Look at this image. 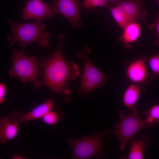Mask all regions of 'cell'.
<instances>
[{"label":"cell","mask_w":159,"mask_h":159,"mask_svg":"<svg viewBox=\"0 0 159 159\" xmlns=\"http://www.w3.org/2000/svg\"><path fill=\"white\" fill-rule=\"evenodd\" d=\"M58 38L60 42L55 52L40 60V66L44 72L41 84L64 96L69 94V91L65 89L67 86L66 81L67 79L72 77L74 70L72 66L66 62L62 53L61 49L64 36L60 34Z\"/></svg>","instance_id":"6da1fadb"},{"label":"cell","mask_w":159,"mask_h":159,"mask_svg":"<svg viewBox=\"0 0 159 159\" xmlns=\"http://www.w3.org/2000/svg\"><path fill=\"white\" fill-rule=\"evenodd\" d=\"M42 20H38L30 23H18L7 20L11 32V34L7 35L6 40L11 47L15 43L25 47L28 44L34 42L41 47L49 45V39L50 34L45 32L46 25L42 23Z\"/></svg>","instance_id":"7a4b0ae2"},{"label":"cell","mask_w":159,"mask_h":159,"mask_svg":"<svg viewBox=\"0 0 159 159\" xmlns=\"http://www.w3.org/2000/svg\"><path fill=\"white\" fill-rule=\"evenodd\" d=\"M118 113L120 121L118 124H115L113 133L121 143L119 149L123 151L128 142L140 130L154 125L140 117L135 107L130 110L127 115L121 110L118 111Z\"/></svg>","instance_id":"3957f363"},{"label":"cell","mask_w":159,"mask_h":159,"mask_svg":"<svg viewBox=\"0 0 159 159\" xmlns=\"http://www.w3.org/2000/svg\"><path fill=\"white\" fill-rule=\"evenodd\" d=\"M11 59L12 64L9 73L10 76L18 78L22 82H30L37 86L40 85L37 80L41 74L40 68L34 57L26 56L23 51L18 52L15 49Z\"/></svg>","instance_id":"277c9868"},{"label":"cell","mask_w":159,"mask_h":159,"mask_svg":"<svg viewBox=\"0 0 159 159\" xmlns=\"http://www.w3.org/2000/svg\"><path fill=\"white\" fill-rule=\"evenodd\" d=\"M109 133V132L95 133L79 139H67L72 150L71 158L87 159L100 156L103 141Z\"/></svg>","instance_id":"5b68a950"},{"label":"cell","mask_w":159,"mask_h":159,"mask_svg":"<svg viewBox=\"0 0 159 159\" xmlns=\"http://www.w3.org/2000/svg\"><path fill=\"white\" fill-rule=\"evenodd\" d=\"M84 69L79 91L83 95L102 85L106 78L105 74L92 64L87 55H84Z\"/></svg>","instance_id":"8992f818"},{"label":"cell","mask_w":159,"mask_h":159,"mask_svg":"<svg viewBox=\"0 0 159 159\" xmlns=\"http://www.w3.org/2000/svg\"><path fill=\"white\" fill-rule=\"evenodd\" d=\"M51 6L54 14H60L73 27L82 25L78 0H56L51 4Z\"/></svg>","instance_id":"52a82bcc"},{"label":"cell","mask_w":159,"mask_h":159,"mask_svg":"<svg viewBox=\"0 0 159 159\" xmlns=\"http://www.w3.org/2000/svg\"><path fill=\"white\" fill-rule=\"evenodd\" d=\"M54 14L51 6L43 0H27L24 5L21 15L24 20H36L52 18Z\"/></svg>","instance_id":"ba28073f"},{"label":"cell","mask_w":159,"mask_h":159,"mask_svg":"<svg viewBox=\"0 0 159 159\" xmlns=\"http://www.w3.org/2000/svg\"><path fill=\"white\" fill-rule=\"evenodd\" d=\"M54 105L53 101L48 99L27 112L15 110L11 112L9 115L14 122L19 125L29 121L42 119L47 112L52 110Z\"/></svg>","instance_id":"9c48e42d"},{"label":"cell","mask_w":159,"mask_h":159,"mask_svg":"<svg viewBox=\"0 0 159 159\" xmlns=\"http://www.w3.org/2000/svg\"><path fill=\"white\" fill-rule=\"evenodd\" d=\"M143 3L141 0L122 1L116 7L123 11L131 21L141 20L147 22V11L143 8Z\"/></svg>","instance_id":"30bf717a"},{"label":"cell","mask_w":159,"mask_h":159,"mask_svg":"<svg viewBox=\"0 0 159 159\" xmlns=\"http://www.w3.org/2000/svg\"><path fill=\"white\" fill-rule=\"evenodd\" d=\"M146 60L140 58L130 63L127 67L126 74L133 83L142 84L148 80V73Z\"/></svg>","instance_id":"8fae6325"},{"label":"cell","mask_w":159,"mask_h":159,"mask_svg":"<svg viewBox=\"0 0 159 159\" xmlns=\"http://www.w3.org/2000/svg\"><path fill=\"white\" fill-rule=\"evenodd\" d=\"M19 125L12 120L9 115L1 118L0 143L4 144L7 140L14 139L18 134Z\"/></svg>","instance_id":"7c38bea8"},{"label":"cell","mask_w":159,"mask_h":159,"mask_svg":"<svg viewBox=\"0 0 159 159\" xmlns=\"http://www.w3.org/2000/svg\"><path fill=\"white\" fill-rule=\"evenodd\" d=\"M131 146L129 152L126 158L128 159H143L144 150L148 149L150 146V140L145 136L131 140Z\"/></svg>","instance_id":"4fadbf2b"},{"label":"cell","mask_w":159,"mask_h":159,"mask_svg":"<svg viewBox=\"0 0 159 159\" xmlns=\"http://www.w3.org/2000/svg\"><path fill=\"white\" fill-rule=\"evenodd\" d=\"M142 91L139 85L132 83L126 88L123 93L122 101L124 105L130 110L135 107Z\"/></svg>","instance_id":"5bb4252c"},{"label":"cell","mask_w":159,"mask_h":159,"mask_svg":"<svg viewBox=\"0 0 159 159\" xmlns=\"http://www.w3.org/2000/svg\"><path fill=\"white\" fill-rule=\"evenodd\" d=\"M123 32L120 39L127 47L129 44L136 42L139 39L140 34L139 25L135 21H132L123 29Z\"/></svg>","instance_id":"9a60e30c"},{"label":"cell","mask_w":159,"mask_h":159,"mask_svg":"<svg viewBox=\"0 0 159 159\" xmlns=\"http://www.w3.org/2000/svg\"><path fill=\"white\" fill-rule=\"evenodd\" d=\"M112 15L118 25L123 29L126 26L132 22L127 15L116 6H108Z\"/></svg>","instance_id":"2e32d148"},{"label":"cell","mask_w":159,"mask_h":159,"mask_svg":"<svg viewBox=\"0 0 159 159\" xmlns=\"http://www.w3.org/2000/svg\"><path fill=\"white\" fill-rule=\"evenodd\" d=\"M63 116V113L60 110H51L47 112L42 118L43 122L50 125L56 124L59 122Z\"/></svg>","instance_id":"e0dca14e"},{"label":"cell","mask_w":159,"mask_h":159,"mask_svg":"<svg viewBox=\"0 0 159 159\" xmlns=\"http://www.w3.org/2000/svg\"><path fill=\"white\" fill-rule=\"evenodd\" d=\"M143 113L144 116L146 117L147 121L154 126V122H159V104L153 106Z\"/></svg>","instance_id":"ac0fdd59"},{"label":"cell","mask_w":159,"mask_h":159,"mask_svg":"<svg viewBox=\"0 0 159 159\" xmlns=\"http://www.w3.org/2000/svg\"><path fill=\"white\" fill-rule=\"evenodd\" d=\"M150 68L155 75H159V54L155 55L148 59Z\"/></svg>","instance_id":"d6986e66"},{"label":"cell","mask_w":159,"mask_h":159,"mask_svg":"<svg viewBox=\"0 0 159 159\" xmlns=\"http://www.w3.org/2000/svg\"><path fill=\"white\" fill-rule=\"evenodd\" d=\"M148 27L150 29H154L156 31L157 38L153 43L155 45L157 46L159 48V13L156 14L154 21L149 25Z\"/></svg>","instance_id":"ffe728a7"},{"label":"cell","mask_w":159,"mask_h":159,"mask_svg":"<svg viewBox=\"0 0 159 159\" xmlns=\"http://www.w3.org/2000/svg\"><path fill=\"white\" fill-rule=\"evenodd\" d=\"M107 3L105 0H84L83 6L86 8L106 6L107 5Z\"/></svg>","instance_id":"44dd1931"},{"label":"cell","mask_w":159,"mask_h":159,"mask_svg":"<svg viewBox=\"0 0 159 159\" xmlns=\"http://www.w3.org/2000/svg\"><path fill=\"white\" fill-rule=\"evenodd\" d=\"M6 93V86L4 84L0 85V103L2 104L4 101Z\"/></svg>","instance_id":"7402d4cb"},{"label":"cell","mask_w":159,"mask_h":159,"mask_svg":"<svg viewBox=\"0 0 159 159\" xmlns=\"http://www.w3.org/2000/svg\"><path fill=\"white\" fill-rule=\"evenodd\" d=\"M107 2H110L114 4L117 5V4L122 0H105Z\"/></svg>","instance_id":"603a6c76"},{"label":"cell","mask_w":159,"mask_h":159,"mask_svg":"<svg viewBox=\"0 0 159 159\" xmlns=\"http://www.w3.org/2000/svg\"><path fill=\"white\" fill-rule=\"evenodd\" d=\"M13 159H24L23 157L16 154H14L12 157Z\"/></svg>","instance_id":"cb8c5ba5"},{"label":"cell","mask_w":159,"mask_h":159,"mask_svg":"<svg viewBox=\"0 0 159 159\" xmlns=\"http://www.w3.org/2000/svg\"><path fill=\"white\" fill-rule=\"evenodd\" d=\"M158 2L159 3V0H158Z\"/></svg>","instance_id":"d4e9b609"}]
</instances>
